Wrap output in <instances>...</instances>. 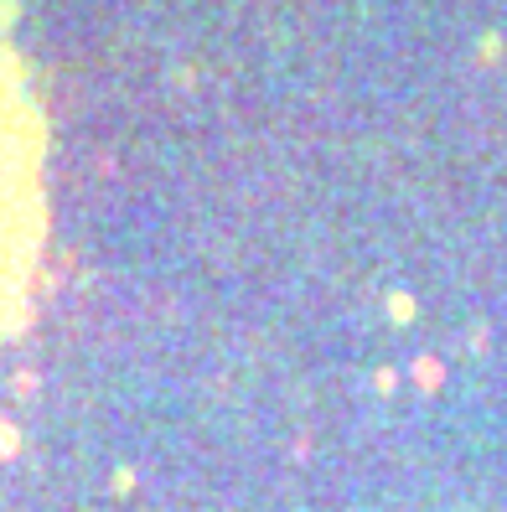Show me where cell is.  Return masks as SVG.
<instances>
[{
  "mask_svg": "<svg viewBox=\"0 0 507 512\" xmlns=\"http://www.w3.org/2000/svg\"><path fill=\"white\" fill-rule=\"evenodd\" d=\"M47 249V125L21 63L0 47V342L32 311Z\"/></svg>",
  "mask_w": 507,
  "mask_h": 512,
  "instance_id": "cell-1",
  "label": "cell"
}]
</instances>
